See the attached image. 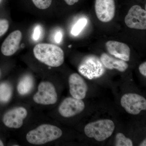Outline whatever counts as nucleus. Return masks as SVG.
<instances>
[{"mask_svg": "<svg viewBox=\"0 0 146 146\" xmlns=\"http://www.w3.org/2000/svg\"><path fill=\"white\" fill-rule=\"evenodd\" d=\"M33 51L35 57L37 60L50 67H59L64 63V52L56 45L38 44L34 47Z\"/></svg>", "mask_w": 146, "mask_h": 146, "instance_id": "1", "label": "nucleus"}, {"mask_svg": "<svg viewBox=\"0 0 146 146\" xmlns=\"http://www.w3.org/2000/svg\"><path fill=\"white\" fill-rule=\"evenodd\" d=\"M62 134L63 131L60 128L52 125L44 124L29 131L26 135V139L30 144L44 145L57 140Z\"/></svg>", "mask_w": 146, "mask_h": 146, "instance_id": "2", "label": "nucleus"}, {"mask_svg": "<svg viewBox=\"0 0 146 146\" xmlns=\"http://www.w3.org/2000/svg\"><path fill=\"white\" fill-rule=\"evenodd\" d=\"M115 125L113 121L108 119L98 120L85 126L84 133L87 137L94 138L98 141H103L111 136Z\"/></svg>", "mask_w": 146, "mask_h": 146, "instance_id": "3", "label": "nucleus"}, {"mask_svg": "<svg viewBox=\"0 0 146 146\" xmlns=\"http://www.w3.org/2000/svg\"><path fill=\"white\" fill-rule=\"evenodd\" d=\"M79 72L90 80L102 76L105 72V68L100 59L94 55L86 56L78 66Z\"/></svg>", "mask_w": 146, "mask_h": 146, "instance_id": "4", "label": "nucleus"}, {"mask_svg": "<svg viewBox=\"0 0 146 146\" xmlns=\"http://www.w3.org/2000/svg\"><path fill=\"white\" fill-rule=\"evenodd\" d=\"M33 100L37 104L43 105L55 104L57 101L58 95L54 84L49 81L39 83L37 92L33 96Z\"/></svg>", "mask_w": 146, "mask_h": 146, "instance_id": "5", "label": "nucleus"}, {"mask_svg": "<svg viewBox=\"0 0 146 146\" xmlns=\"http://www.w3.org/2000/svg\"><path fill=\"white\" fill-rule=\"evenodd\" d=\"M121 104L126 112L131 115H138L146 110L145 98L138 94H125L121 98Z\"/></svg>", "mask_w": 146, "mask_h": 146, "instance_id": "6", "label": "nucleus"}, {"mask_svg": "<svg viewBox=\"0 0 146 146\" xmlns=\"http://www.w3.org/2000/svg\"><path fill=\"white\" fill-rule=\"evenodd\" d=\"M128 27L138 30L146 29V11L140 5L131 7L125 18Z\"/></svg>", "mask_w": 146, "mask_h": 146, "instance_id": "7", "label": "nucleus"}, {"mask_svg": "<svg viewBox=\"0 0 146 146\" xmlns=\"http://www.w3.org/2000/svg\"><path fill=\"white\" fill-rule=\"evenodd\" d=\"M27 115V110L25 107L19 106L14 108L4 115L3 122L6 126L10 128H19L23 126L24 120Z\"/></svg>", "mask_w": 146, "mask_h": 146, "instance_id": "8", "label": "nucleus"}, {"mask_svg": "<svg viewBox=\"0 0 146 146\" xmlns=\"http://www.w3.org/2000/svg\"><path fill=\"white\" fill-rule=\"evenodd\" d=\"M84 108L85 104L82 100L68 97L61 103L58 107V111L62 117L69 118L81 113Z\"/></svg>", "mask_w": 146, "mask_h": 146, "instance_id": "9", "label": "nucleus"}, {"mask_svg": "<svg viewBox=\"0 0 146 146\" xmlns=\"http://www.w3.org/2000/svg\"><path fill=\"white\" fill-rule=\"evenodd\" d=\"M95 8L97 18L102 22L108 23L115 17V0H96Z\"/></svg>", "mask_w": 146, "mask_h": 146, "instance_id": "10", "label": "nucleus"}, {"mask_svg": "<svg viewBox=\"0 0 146 146\" xmlns=\"http://www.w3.org/2000/svg\"><path fill=\"white\" fill-rule=\"evenodd\" d=\"M70 92L73 98L84 99L86 96L88 86L84 80L77 73H73L69 78Z\"/></svg>", "mask_w": 146, "mask_h": 146, "instance_id": "11", "label": "nucleus"}, {"mask_svg": "<svg viewBox=\"0 0 146 146\" xmlns=\"http://www.w3.org/2000/svg\"><path fill=\"white\" fill-rule=\"evenodd\" d=\"M108 52L114 57L125 61L130 59V48L126 44L115 41H109L106 43Z\"/></svg>", "mask_w": 146, "mask_h": 146, "instance_id": "12", "label": "nucleus"}, {"mask_svg": "<svg viewBox=\"0 0 146 146\" xmlns=\"http://www.w3.org/2000/svg\"><path fill=\"white\" fill-rule=\"evenodd\" d=\"M22 34L19 30L12 32L3 42L1 51L6 56H10L15 53L19 48Z\"/></svg>", "mask_w": 146, "mask_h": 146, "instance_id": "13", "label": "nucleus"}, {"mask_svg": "<svg viewBox=\"0 0 146 146\" xmlns=\"http://www.w3.org/2000/svg\"><path fill=\"white\" fill-rule=\"evenodd\" d=\"M100 59L105 68L109 70L115 69L119 72H124L128 68V65L125 61L112 57L105 53L101 55Z\"/></svg>", "mask_w": 146, "mask_h": 146, "instance_id": "14", "label": "nucleus"}, {"mask_svg": "<svg viewBox=\"0 0 146 146\" xmlns=\"http://www.w3.org/2000/svg\"><path fill=\"white\" fill-rule=\"evenodd\" d=\"M33 79L31 76L26 75L23 77L17 85V91L21 96L28 94L33 86Z\"/></svg>", "mask_w": 146, "mask_h": 146, "instance_id": "15", "label": "nucleus"}, {"mask_svg": "<svg viewBox=\"0 0 146 146\" xmlns=\"http://www.w3.org/2000/svg\"><path fill=\"white\" fill-rule=\"evenodd\" d=\"M12 90L9 84L4 82L0 84V102H8L11 98Z\"/></svg>", "mask_w": 146, "mask_h": 146, "instance_id": "16", "label": "nucleus"}, {"mask_svg": "<svg viewBox=\"0 0 146 146\" xmlns=\"http://www.w3.org/2000/svg\"><path fill=\"white\" fill-rule=\"evenodd\" d=\"M115 145L116 146H132V141L126 137L123 133H118L115 137Z\"/></svg>", "mask_w": 146, "mask_h": 146, "instance_id": "17", "label": "nucleus"}, {"mask_svg": "<svg viewBox=\"0 0 146 146\" xmlns=\"http://www.w3.org/2000/svg\"><path fill=\"white\" fill-rule=\"evenodd\" d=\"M87 23V20L85 18L80 19L73 27L71 31L72 34L74 36L78 35L86 25Z\"/></svg>", "mask_w": 146, "mask_h": 146, "instance_id": "18", "label": "nucleus"}, {"mask_svg": "<svg viewBox=\"0 0 146 146\" xmlns=\"http://www.w3.org/2000/svg\"><path fill=\"white\" fill-rule=\"evenodd\" d=\"M34 5L40 9H46L51 5L52 0H32Z\"/></svg>", "mask_w": 146, "mask_h": 146, "instance_id": "19", "label": "nucleus"}, {"mask_svg": "<svg viewBox=\"0 0 146 146\" xmlns=\"http://www.w3.org/2000/svg\"><path fill=\"white\" fill-rule=\"evenodd\" d=\"M9 27V23L6 19H0V36L5 34Z\"/></svg>", "mask_w": 146, "mask_h": 146, "instance_id": "20", "label": "nucleus"}, {"mask_svg": "<svg viewBox=\"0 0 146 146\" xmlns=\"http://www.w3.org/2000/svg\"><path fill=\"white\" fill-rule=\"evenodd\" d=\"M42 33V29L40 26H37L34 29L33 34V39L35 41H37L41 36Z\"/></svg>", "mask_w": 146, "mask_h": 146, "instance_id": "21", "label": "nucleus"}, {"mask_svg": "<svg viewBox=\"0 0 146 146\" xmlns=\"http://www.w3.org/2000/svg\"><path fill=\"white\" fill-rule=\"evenodd\" d=\"M139 70L142 75L146 76V62H145L140 65Z\"/></svg>", "mask_w": 146, "mask_h": 146, "instance_id": "22", "label": "nucleus"}, {"mask_svg": "<svg viewBox=\"0 0 146 146\" xmlns=\"http://www.w3.org/2000/svg\"><path fill=\"white\" fill-rule=\"evenodd\" d=\"M63 37V34L60 31H58L55 36V41L57 43H60Z\"/></svg>", "mask_w": 146, "mask_h": 146, "instance_id": "23", "label": "nucleus"}, {"mask_svg": "<svg viewBox=\"0 0 146 146\" xmlns=\"http://www.w3.org/2000/svg\"><path fill=\"white\" fill-rule=\"evenodd\" d=\"M79 0H64L65 3L69 5H73L77 3Z\"/></svg>", "mask_w": 146, "mask_h": 146, "instance_id": "24", "label": "nucleus"}, {"mask_svg": "<svg viewBox=\"0 0 146 146\" xmlns=\"http://www.w3.org/2000/svg\"><path fill=\"white\" fill-rule=\"evenodd\" d=\"M140 146H146V139H145L142 143L140 144Z\"/></svg>", "mask_w": 146, "mask_h": 146, "instance_id": "25", "label": "nucleus"}, {"mask_svg": "<svg viewBox=\"0 0 146 146\" xmlns=\"http://www.w3.org/2000/svg\"><path fill=\"white\" fill-rule=\"evenodd\" d=\"M4 146V144L3 143L2 141H1V140H0V146Z\"/></svg>", "mask_w": 146, "mask_h": 146, "instance_id": "26", "label": "nucleus"}, {"mask_svg": "<svg viewBox=\"0 0 146 146\" xmlns=\"http://www.w3.org/2000/svg\"><path fill=\"white\" fill-rule=\"evenodd\" d=\"M0 76H1V72H0Z\"/></svg>", "mask_w": 146, "mask_h": 146, "instance_id": "27", "label": "nucleus"}]
</instances>
